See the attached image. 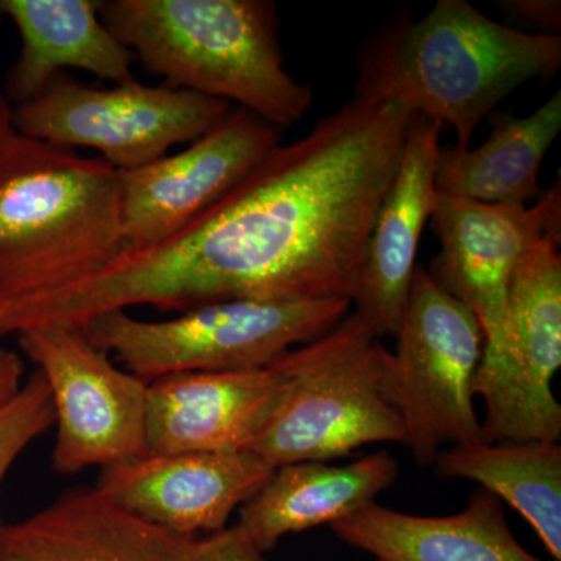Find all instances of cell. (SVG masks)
Here are the masks:
<instances>
[{"label": "cell", "instance_id": "cell-1", "mask_svg": "<svg viewBox=\"0 0 561 561\" xmlns=\"http://www.w3.org/2000/svg\"><path fill=\"white\" fill-rule=\"evenodd\" d=\"M413 113L353 98L275 150L160 245L125 251L65 290L77 320L153 306L353 302L373 225L397 175Z\"/></svg>", "mask_w": 561, "mask_h": 561}, {"label": "cell", "instance_id": "cell-2", "mask_svg": "<svg viewBox=\"0 0 561 561\" xmlns=\"http://www.w3.org/2000/svg\"><path fill=\"white\" fill-rule=\"evenodd\" d=\"M560 66V35L518 32L467 0H438L426 16L398 22L365 46L354 98L451 125L457 149H468L502 99Z\"/></svg>", "mask_w": 561, "mask_h": 561}, {"label": "cell", "instance_id": "cell-3", "mask_svg": "<svg viewBox=\"0 0 561 561\" xmlns=\"http://www.w3.org/2000/svg\"><path fill=\"white\" fill-rule=\"evenodd\" d=\"M101 18L173 90L236 103L276 128L311 106L312 91L284 68L271 0H108Z\"/></svg>", "mask_w": 561, "mask_h": 561}, {"label": "cell", "instance_id": "cell-4", "mask_svg": "<svg viewBox=\"0 0 561 561\" xmlns=\"http://www.w3.org/2000/svg\"><path fill=\"white\" fill-rule=\"evenodd\" d=\"M127 250L121 172L14 131L0 153V301L90 278Z\"/></svg>", "mask_w": 561, "mask_h": 561}, {"label": "cell", "instance_id": "cell-5", "mask_svg": "<svg viewBox=\"0 0 561 561\" xmlns=\"http://www.w3.org/2000/svg\"><path fill=\"white\" fill-rule=\"evenodd\" d=\"M386 346L356 313L320 339L280 356L286 389L249 453L272 468L348 457L371 443H405L382 397Z\"/></svg>", "mask_w": 561, "mask_h": 561}, {"label": "cell", "instance_id": "cell-6", "mask_svg": "<svg viewBox=\"0 0 561 561\" xmlns=\"http://www.w3.org/2000/svg\"><path fill=\"white\" fill-rule=\"evenodd\" d=\"M343 298L227 301L146 321L108 311L83 324L90 341L146 382L181 373L265 368L330 332L350 313Z\"/></svg>", "mask_w": 561, "mask_h": 561}, {"label": "cell", "instance_id": "cell-7", "mask_svg": "<svg viewBox=\"0 0 561 561\" xmlns=\"http://www.w3.org/2000/svg\"><path fill=\"white\" fill-rule=\"evenodd\" d=\"M397 353L383 354L381 391L398 412L420 467L446 443L483 442L474 379L485 350L478 317L416 267L398 331Z\"/></svg>", "mask_w": 561, "mask_h": 561}, {"label": "cell", "instance_id": "cell-8", "mask_svg": "<svg viewBox=\"0 0 561 561\" xmlns=\"http://www.w3.org/2000/svg\"><path fill=\"white\" fill-rule=\"evenodd\" d=\"M230 103L138 80L111 90L84 87L69 73L13 108L14 131L61 149H92L119 172L165 157L176 144L213 130Z\"/></svg>", "mask_w": 561, "mask_h": 561}, {"label": "cell", "instance_id": "cell-9", "mask_svg": "<svg viewBox=\"0 0 561 561\" xmlns=\"http://www.w3.org/2000/svg\"><path fill=\"white\" fill-rule=\"evenodd\" d=\"M18 335L49 386L58 426L55 471L103 470L147 453L149 382L119 370L83 328L43 324Z\"/></svg>", "mask_w": 561, "mask_h": 561}, {"label": "cell", "instance_id": "cell-10", "mask_svg": "<svg viewBox=\"0 0 561 561\" xmlns=\"http://www.w3.org/2000/svg\"><path fill=\"white\" fill-rule=\"evenodd\" d=\"M560 242L540 239L513 273L504 353L474 379V397L485 404V443H560L561 405L552 391L561 365Z\"/></svg>", "mask_w": 561, "mask_h": 561}, {"label": "cell", "instance_id": "cell-11", "mask_svg": "<svg viewBox=\"0 0 561 561\" xmlns=\"http://www.w3.org/2000/svg\"><path fill=\"white\" fill-rule=\"evenodd\" d=\"M430 220L440 253L427 272L478 317L485 337L478 370L493 368L504 353L515 268L540 239H561L560 181L526 208L486 205L435 191Z\"/></svg>", "mask_w": 561, "mask_h": 561}, {"label": "cell", "instance_id": "cell-12", "mask_svg": "<svg viewBox=\"0 0 561 561\" xmlns=\"http://www.w3.org/2000/svg\"><path fill=\"white\" fill-rule=\"evenodd\" d=\"M280 144L279 128L231 110L187 149L121 172L127 251L160 245L192 224Z\"/></svg>", "mask_w": 561, "mask_h": 561}, {"label": "cell", "instance_id": "cell-13", "mask_svg": "<svg viewBox=\"0 0 561 561\" xmlns=\"http://www.w3.org/2000/svg\"><path fill=\"white\" fill-rule=\"evenodd\" d=\"M275 471L256 454H144L103 468L98 489L180 540L227 529Z\"/></svg>", "mask_w": 561, "mask_h": 561}, {"label": "cell", "instance_id": "cell-14", "mask_svg": "<svg viewBox=\"0 0 561 561\" xmlns=\"http://www.w3.org/2000/svg\"><path fill=\"white\" fill-rule=\"evenodd\" d=\"M286 382L276 360L257 370L154 379L147 390L146 454L249 451Z\"/></svg>", "mask_w": 561, "mask_h": 561}, {"label": "cell", "instance_id": "cell-15", "mask_svg": "<svg viewBox=\"0 0 561 561\" xmlns=\"http://www.w3.org/2000/svg\"><path fill=\"white\" fill-rule=\"evenodd\" d=\"M440 122L413 114L397 175L373 225L353 302L376 339L397 337L408 306L421 234L435 197Z\"/></svg>", "mask_w": 561, "mask_h": 561}, {"label": "cell", "instance_id": "cell-16", "mask_svg": "<svg viewBox=\"0 0 561 561\" xmlns=\"http://www.w3.org/2000/svg\"><path fill=\"white\" fill-rule=\"evenodd\" d=\"M184 541L95 486L70 491L24 522L3 524L0 561H176Z\"/></svg>", "mask_w": 561, "mask_h": 561}, {"label": "cell", "instance_id": "cell-17", "mask_svg": "<svg viewBox=\"0 0 561 561\" xmlns=\"http://www.w3.org/2000/svg\"><path fill=\"white\" fill-rule=\"evenodd\" d=\"M0 16L21 36L20 58L7 79L10 105L38 98L66 69L116 84L130 83L135 55L106 27L95 0H0Z\"/></svg>", "mask_w": 561, "mask_h": 561}, {"label": "cell", "instance_id": "cell-18", "mask_svg": "<svg viewBox=\"0 0 561 561\" xmlns=\"http://www.w3.org/2000/svg\"><path fill=\"white\" fill-rule=\"evenodd\" d=\"M331 529L376 561H545L519 545L504 504L485 489L456 515H409L371 502Z\"/></svg>", "mask_w": 561, "mask_h": 561}, {"label": "cell", "instance_id": "cell-19", "mask_svg": "<svg viewBox=\"0 0 561 561\" xmlns=\"http://www.w3.org/2000/svg\"><path fill=\"white\" fill-rule=\"evenodd\" d=\"M398 472L397 459L387 451L342 467L327 461L284 465L239 508L238 526L262 552L272 551L286 535L350 518L390 489Z\"/></svg>", "mask_w": 561, "mask_h": 561}, {"label": "cell", "instance_id": "cell-20", "mask_svg": "<svg viewBox=\"0 0 561 561\" xmlns=\"http://www.w3.org/2000/svg\"><path fill=\"white\" fill-rule=\"evenodd\" d=\"M561 130V92L526 117L496 122L476 149L440 150L435 191L486 205L526 208L545 194L540 169Z\"/></svg>", "mask_w": 561, "mask_h": 561}, {"label": "cell", "instance_id": "cell-21", "mask_svg": "<svg viewBox=\"0 0 561 561\" xmlns=\"http://www.w3.org/2000/svg\"><path fill=\"white\" fill-rule=\"evenodd\" d=\"M442 479H470L507 502L561 560V446L548 442L471 443L438 453Z\"/></svg>", "mask_w": 561, "mask_h": 561}, {"label": "cell", "instance_id": "cell-22", "mask_svg": "<svg viewBox=\"0 0 561 561\" xmlns=\"http://www.w3.org/2000/svg\"><path fill=\"white\" fill-rule=\"evenodd\" d=\"M54 423L49 386L36 370L10 401L0 405V485L18 457Z\"/></svg>", "mask_w": 561, "mask_h": 561}, {"label": "cell", "instance_id": "cell-23", "mask_svg": "<svg viewBox=\"0 0 561 561\" xmlns=\"http://www.w3.org/2000/svg\"><path fill=\"white\" fill-rule=\"evenodd\" d=\"M176 561H265L264 552L254 545L238 524L217 534L184 541Z\"/></svg>", "mask_w": 561, "mask_h": 561}, {"label": "cell", "instance_id": "cell-24", "mask_svg": "<svg viewBox=\"0 0 561 561\" xmlns=\"http://www.w3.org/2000/svg\"><path fill=\"white\" fill-rule=\"evenodd\" d=\"M501 5L513 20L534 25L545 35H560V0H502Z\"/></svg>", "mask_w": 561, "mask_h": 561}, {"label": "cell", "instance_id": "cell-25", "mask_svg": "<svg viewBox=\"0 0 561 561\" xmlns=\"http://www.w3.org/2000/svg\"><path fill=\"white\" fill-rule=\"evenodd\" d=\"M24 360L14 351L0 348V405L10 401L22 387Z\"/></svg>", "mask_w": 561, "mask_h": 561}, {"label": "cell", "instance_id": "cell-26", "mask_svg": "<svg viewBox=\"0 0 561 561\" xmlns=\"http://www.w3.org/2000/svg\"><path fill=\"white\" fill-rule=\"evenodd\" d=\"M13 133V106L10 105L3 92L0 91V153L5 149L7 142H9Z\"/></svg>", "mask_w": 561, "mask_h": 561}]
</instances>
